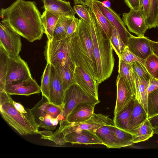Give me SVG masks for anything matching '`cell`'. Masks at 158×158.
<instances>
[{
	"mask_svg": "<svg viewBox=\"0 0 158 158\" xmlns=\"http://www.w3.org/2000/svg\"><path fill=\"white\" fill-rule=\"evenodd\" d=\"M158 89V80L151 77L149 80L148 94L152 91Z\"/></svg>",
	"mask_w": 158,
	"mask_h": 158,
	"instance_id": "bcb514c9",
	"label": "cell"
},
{
	"mask_svg": "<svg viewBox=\"0 0 158 158\" xmlns=\"http://www.w3.org/2000/svg\"><path fill=\"white\" fill-rule=\"evenodd\" d=\"M49 102L46 97L42 96L41 99L30 109L35 123L40 118L46 115V113L45 112V109Z\"/></svg>",
	"mask_w": 158,
	"mask_h": 158,
	"instance_id": "8d00e7d4",
	"label": "cell"
},
{
	"mask_svg": "<svg viewBox=\"0 0 158 158\" xmlns=\"http://www.w3.org/2000/svg\"><path fill=\"white\" fill-rule=\"evenodd\" d=\"M51 64L47 62L41 77L40 89L42 96L48 99L49 98V89L51 81Z\"/></svg>",
	"mask_w": 158,
	"mask_h": 158,
	"instance_id": "836d02e7",
	"label": "cell"
},
{
	"mask_svg": "<svg viewBox=\"0 0 158 158\" xmlns=\"http://www.w3.org/2000/svg\"><path fill=\"white\" fill-rule=\"evenodd\" d=\"M116 84L117 97L114 117L124 110L131 101L135 98L136 96L135 94L127 86L119 74L117 77Z\"/></svg>",
	"mask_w": 158,
	"mask_h": 158,
	"instance_id": "5bb4252c",
	"label": "cell"
},
{
	"mask_svg": "<svg viewBox=\"0 0 158 158\" xmlns=\"http://www.w3.org/2000/svg\"><path fill=\"white\" fill-rule=\"evenodd\" d=\"M42 8L59 18L74 17L76 14L69 2L63 0H42Z\"/></svg>",
	"mask_w": 158,
	"mask_h": 158,
	"instance_id": "e0dca14e",
	"label": "cell"
},
{
	"mask_svg": "<svg viewBox=\"0 0 158 158\" xmlns=\"http://www.w3.org/2000/svg\"><path fill=\"white\" fill-rule=\"evenodd\" d=\"M91 22L87 25L92 40L97 69V81L100 84L111 76L114 65L113 49L110 40L102 30L90 8L88 7Z\"/></svg>",
	"mask_w": 158,
	"mask_h": 158,
	"instance_id": "7a4b0ae2",
	"label": "cell"
},
{
	"mask_svg": "<svg viewBox=\"0 0 158 158\" xmlns=\"http://www.w3.org/2000/svg\"><path fill=\"white\" fill-rule=\"evenodd\" d=\"M12 99L0 104L2 117L22 135L38 134L39 128L32 114L26 115L18 111L13 104Z\"/></svg>",
	"mask_w": 158,
	"mask_h": 158,
	"instance_id": "277c9868",
	"label": "cell"
},
{
	"mask_svg": "<svg viewBox=\"0 0 158 158\" xmlns=\"http://www.w3.org/2000/svg\"><path fill=\"white\" fill-rule=\"evenodd\" d=\"M135 98L131 101L124 110L114 117V124L117 127L131 132L129 127V122Z\"/></svg>",
	"mask_w": 158,
	"mask_h": 158,
	"instance_id": "484cf974",
	"label": "cell"
},
{
	"mask_svg": "<svg viewBox=\"0 0 158 158\" xmlns=\"http://www.w3.org/2000/svg\"><path fill=\"white\" fill-rule=\"evenodd\" d=\"M150 11L146 22L148 29L157 27L158 20V0H149Z\"/></svg>",
	"mask_w": 158,
	"mask_h": 158,
	"instance_id": "e575fe53",
	"label": "cell"
},
{
	"mask_svg": "<svg viewBox=\"0 0 158 158\" xmlns=\"http://www.w3.org/2000/svg\"><path fill=\"white\" fill-rule=\"evenodd\" d=\"M67 143L84 144H103L95 132L88 130H81L69 132L64 135Z\"/></svg>",
	"mask_w": 158,
	"mask_h": 158,
	"instance_id": "ac0fdd59",
	"label": "cell"
},
{
	"mask_svg": "<svg viewBox=\"0 0 158 158\" xmlns=\"http://www.w3.org/2000/svg\"><path fill=\"white\" fill-rule=\"evenodd\" d=\"M148 119L154 129H158V115Z\"/></svg>",
	"mask_w": 158,
	"mask_h": 158,
	"instance_id": "7dc6e473",
	"label": "cell"
},
{
	"mask_svg": "<svg viewBox=\"0 0 158 158\" xmlns=\"http://www.w3.org/2000/svg\"><path fill=\"white\" fill-rule=\"evenodd\" d=\"M51 81L49 89V102L57 106L63 103L65 91L55 67L51 64Z\"/></svg>",
	"mask_w": 158,
	"mask_h": 158,
	"instance_id": "2e32d148",
	"label": "cell"
},
{
	"mask_svg": "<svg viewBox=\"0 0 158 158\" xmlns=\"http://www.w3.org/2000/svg\"><path fill=\"white\" fill-rule=\"evenodd\" d=\"M133 73L136 93L135 98L148 114L147 100L149 81L142 79L133 70Z\"/></svg>",
	"mask_w": 158,
	"mask_h": 158,
	"instance_id": "44dd1931",
	"label": "cell"
},
{
	"mask_svg": "<svg viewBox=\"0 0 158 158\" xmlns=\"http://www.w3.org/2000/svg\"><path fill=\"white\" fill-rule=\"evenodd\" d=\"M115 139V148L130 146L134 143L133 142L134 134L112 125Z\"/></svg>",
	"mask_w": 158,
	"mask_h": 158,
	"instance_id": "d4e9b609",
	"label": "cell"
},
{
	"mask_svg": "<svg viewBox=\"0 0 158 158\" xmlns=\"http://www.w3.org/2000/svg\"><path fill=\"white\" fill-rule=\"evenodd\" d=\"M131 132L134 134V143H137L146 141L151 137L154 133V130L148 118Z\"/></svg>",
	"mask_w": 158,
	"mask_h": 158,
	"instance_id": "cb8c5ba5",
	"label": "cell"
},
{
	"mask_svg": "<svg viewBox=\"0 0 158 158\" xmlns=\"http://www.w3.org/2000/svg\"><path fill=\"white\" fill-rule=\"evenodd\" d=\"M86 5L90 8L98 25L110 39L111 35L113 26L102 13L93 0H87Z\"/></svg>",
	"mask_w": 158,
	"mask_h": 158,
	"instance_id": "ffe728a7",
	"label": "cell"
},
{
	"mask_svg": "<svg viewBox=\"0 0 158 158\" xmlns=\"http://www.w3.org/2000/svg\"><path fill=\"white\" fill-rule=\"evenodd\" d=\"M76 31L71 35L69 55L75 66L79 67L97 81V69L90 32L87 24L80 18Z\"/></svg>",
	"mask_w": 158,
	"mask_h": 158,
	"instance_id": "3957f363",
	"label": "cell"
},
{
	"mask_svg": "<svg viewBox=\"0 0 158 158\" xmlns=\"http://www.w3.org/2000/svg\"><path fill=\"white\" fill-rule=\"evenodd\" d=\"M150 8L149 0H143L142 4L141 10L143 15L146 19V20L149 14Z\"/></svg>",
	"mask_w": 158,
	"mask_h": 158,
	"instance_id": "f6af8a7d",
	"label": "cell"
},
{
	"mask_svg": "<svg viewBox=\"0 0 158 158\" xmlns=\"http://www.w3.org/2000/svg\"><path fill=\"white\" fill-rule=\"evenodd\" d=\"M158 28V21H157V27Z\"/></svg>",
	"mask_w": 158,
	"mask_h": 158,
	"instance_id": "db71d44e",
	"label": "cell"
},
{
	"mask_svg": "<svg viewBox=\"0 0 158 158\" xmlns=\"http://www.w3.org/2000/svg\"><path fill=\"white\" fill-rule=\"evenodd\" d=\"M73 9L76 13L81 19L85 23L89 24L91 19L88 10V7L85 5L76 4L73 7Z\"/></svg>",
	"mask_w": 158,
	"mask_h": 158,
	"instance_id": "ab89813d",
	"label": "cell"
},
{
	"mask_svg": "<svg viewBox=\"0 0 158 158\" xmlns=\"http://www.w3.org/2000/svg\"><path fill=\"white\" fill-rule=\"evenodd\" d=\"M118 59H120L129 64L135 61H138L144 65L145 60L136 56L130 50L127 46H126Z\"/></svg>",
	"mask_w": 158,
	"mask_h": 158,
	"instance_id": "74e56055",
	"label": "cell"
},
{
	"mask_svg": "<svg viewBox=\"0 0 158 158\" xmlns=\"http://www.w3.org/2000/svg\"><path fill=\"white\" fill-rule=\"evenodd\" d=\"M112 125H106L100 127L95 131V134L108 148H115V139Z\"/></svg>",
	"mask_w": 158,
	"mask_h": 158,
	"instance_id": "83f0119b",
	"label": "cell"
},
{
	"mask_svg": "<svg viewBox=\"0 0 158 158\" xmlns=\"http://www.w3.org/2000/svg\"><path fill=\"white\" fill-rule=\"evenodd\" d=\"M143 0H139L140 7V9H141V10L142 4V2Z\"/></svg>",
	"mask_w": 158,
	"mask_h": 158,
	"instance_id": "f5cc1de1",
	"label": "cell"
},
{
	"mask_svg": "<svg viewBox=\"0 0 158 158\" xmlns=\"http://www.w3.org/2000/svg\"><path fill=\"white\" fill-rule=\"evenodd\" d=\"M122 20L129 31L137 36H144L145 33L148 29L141 10L130 9L129 12L123 13Z\"/></svg>",
	"mask_w": 158,
	"mask_h": 158,
	"instance_id": "30bf717a",
	"label": "cell"
},
{
	"mask_svg": "<svg viewBox=\"0 0 158 158\" xmlns=\"http://www.w3.org/2000/svg\"><path fill=\"white\" fill-rule=\"evenodd\" d=\"M144 66L151 77L158 80V57L153 53L145 60Z\"/></svg>",
	"mask_w": 158,
	"mask_h": 158,
	"instance_id": "d590c367",
	"label": "cell"
},
{
	"mask_svg": "<svg viewBox=\"0 0 158 158\" xmlns=\"http://www.w3.org/2000/svg\"><path fill=\"white\" fill-rule=\"evenodd\" d=\"M96 105L85 102H81L75 107L65 120L69 123H79L87 120L93 115Z\"/></svg>",
	"mask_w": 158,
	"mask_h": 158,
	"instance_id": "d6986e66",
	"label": "cell"
},
{
	"mask_svg": "<svg viewBox=\"0 0 158 158\" xmlns=\"http://www.w3.org/2000/svg\"><path fill=\"white\" fill-rule=\"evenodd\" d=\"M9 57L8 53L0 44V91L5 90Z\"/></svg>",
	"mask_w": 158,
	"mask_h": 158,
	"instance_id": "f546056e",
	"label": "cell"
},
{
	"mask_svg": "<svg viewBox=\"0 0 158 158\" xmlns=\"http://www.w3.org/2000/svg\"><path fill=\"white\" fill-rule=\"evenodd\" d=\"M73 81L74 84L78 85L85 93L98 99L99 84L81 67L75 66Z\"/></svg>",
	"mask_w": 158,
	"mask_h": 158,
	"instance_id": "4fadbf2b",
	"label": "cell"
},
{
	"mask_svg": "<svg viewBox=\"0 0 158 158\" xmlns=\"http://www.w3.org/2000/svg\"><path fill=\"white\" fill-rule=\"evenodd\" d=\"M31 77L27 64L20 56L16 57L10 56L8 61L6 84L20 81Z\"/></svg>",
	"mask_w": 158,
	"mask_h": 158,
	"instance_id": "ba28073f",
	"label": "cell"
},
{
	"mask_svg": "<svg viewBox=\"0 0 158 158\" xmlns=\"http://www.w3.org/2000/svg\"><path fill=\"white\" fill-rule=\"evenodd\" d=\"M130 64L133 70L140 78L146 81L149 80L151 76L144 65L138 61L134 62Z\"/></svg>",
	"mask_w": 158,
	"mask_h": 158,
	"instance_id": "f35d334b",
	"label": "cell"
},
{
	"mask_svg": "<svg viewBox=\"0 0 158 158\" xmlns=\"http://www.w3.org/2000/svg\"><path fill=\"white\" fill-rule=\"evenodd\" d=\"M5 90L10 95L27 96L41 92L40 86L32 77L20 81L6 84Z\"/></svg>",
	"mask_w": 158,
	"mask_h": 158,
	"instance_id": "8fae6325",
	"label": "cell"
},
{
	"mask_svg": "<svg viewBox=\"0 0 158 158\" xmlns=\"http://www.w3.org/2000/svg\"><path fill=\"white\" fill-rule=\"evenodd\" d=\"M0 44L10 57L19 56L22 48L20 36L14 31L0 24Z\"/></svg>",
	"mask_w": 158,
	"mask_h": 158,
	"instance_id": "9c48e42d",
	"label": "cell"
},
{
	"mask_svg": "<svg viewBox=\"0 0 158 158\" xmlns=\"http://www.w3.org/2000/svg\"><path fill=\"white\" fill-rule=\"evenodd\" d=\"M93 1L112 26L116 29L124 43L127 46L128 39L132 35L128 31L120 16L110 7L104 6L101 2L98 0H93Z\"/></svg>",
	"mask_w": 158,
	"mask_h": 158,
	"instance_id": "7c38bea8",
	"label": "cell"
},
{
	"mask_svg": "<svg viewBox=\"0 0 158 158\" xmlns=\"http://www.w3.org/2000/svg\"><path fill=\"white\" fill-rule=\"evenodd\" d=\"M148 118V114L141 105L135 98L129 122L130 132H131L132 130L138 128Z\"/></svg>",
	"mask_w": 158,
	"mask_h": 158,
	"instance_id": "7402d4cb",
	"label": "cell"
},
{
	"mask_svg": "<svg viewBox=\"0 0 158 158\" xmlns=\"http://www.w3.org/2000/svg\"><path fill=\"white\" fill-rule=\"evenodd\" d=\"M127 46L130 50L136 56L145 60L153 53L151 40L145 36H135L133 35L128 40Z\"/></svg>",
	"mask_w": 158,
	"mask_h": 158,
	"instance_id": "9a60e30c",
	"label": "cell"
},
{
	"mask_svg": "<svg viewBox=\"0 0 158 158\" xmlns=\"http://www.w3.org/2000/svg\"><path fill=\"white\" fill-rule=\"evenodd\" d=\"M53 118L46 113L44 116L40 118L36 123L39 127L48 130H53L56 128V127L53 125Z\"/></svg>",
	"mask_w": 158,
	"mask_h": 158,
	"instance_id": "60d3db41",
	"label": "cell"
},
{
	"mask_svg": "<svg viewBox=\"0 0 158 158\" xmlns=\"http://www.w3.org/2000/svg\"><path fill=\"white\" fill-rule=\"evenodd\" d=\"M133 72V70L130 64L119 59L118 74L121 76L128 88L136 95Z\"/></svg>",
	"mask_w": 158,
	"mask_h": 158,
	"instance_id": "603a6c76",
	"label": "cell"
},
{
	"mask_svg": "<svg viewBox=\"0 0 158 158\" xmlns=\"http://www.w3.org/2000/svg\"><path fill=\"white\" fill-rule=\"evenodd\" d=\"M75 66L73 65H69L55 67L65 91L74 84L73 75Z\"/></svg>",
	"mask_w": 158,
	"mask_h": 158,
	"instance_id": "f1b7e54d",
	"label": "cell"
},
{
	"mask_svg": "<svg viewBox=\"0 0 158 158\" xmlns=\"http://www.w3.org/2000/svg\"><path fill=\"white\" fill-rule=\"evenodd\" d=\"M79 19L74 17L68 26L67 29L66 37L71 36L76 31L79 23Z\"/></svg>",
	"mask_w": 158,
	"mask_h": 158,
	"instance_id": "7bdbcfd3",
	"label": "cell"
},
{
	"mask_svg": "<svg viewBox=\"0 0 158 158\" xmlns=\"http://www.w3.org/2000/svg\"><path fill=\"white\" fill-rule=\"evenodd\" d=\"M83 102L96 105L100 101L85 93L77 84H72L65 91L62 104L63 108L61 114L64 120L75 107Z\"/></svg>",
	"mask_w": 158,
	"mask_h": 158,
	"instance_id": "52a82bcc",
	"label": "cell"
},
{
	"mask_svg": "<svg viewBox=\"0 0 158 158\" xmlns=\"http://www.w3.org/2000/svg\"><path fill=\"white\" fill-rule=\"evenodd\" d=\"M154 130V133L158 135V129H155Z\"/></svg>",
	"mask_w": 158,
	"mask_h": 158,
	"instance_id": "816d5d0a",
	"label": "cell"
},
{
	"mask_svg": "<svg viewBox=\"0 0 158 158\" xmlns=\"http://www.w3.org/2000/svg\"><path fill=\"white\" fill-rule=\"evenodd\" d=\"M110 40L113 49L119 58L126 45L123 41L118 31L114 27Z\"/></svg>",
	"mask_w": 158,
	"mask_h": 158,
	"instance_id": "d6a6232c",
	"label": "cell"
},
{
	"mask_svg": "<svg viewBox=\"0 0 158 158\" xmlns=\"http://www.w3.org/2000/svg\"><path fill=\"white\" fill-rule=\"evenodd\" d=\"M63 108L62 104L60 106H57L49 102L46 108L45 112L53 118H56L61 114Z\"/></svg>",
	"mask_w": 158,
	"mask_h": 158,
	"instance_id": "b9f144b4",
	"label": "cell"
},
{
	"mask_svg": "<svg viewBox=\"0 0 158 158\" xmlns=\"http://www.w3.org/2000/svg\"><path fill=\"white\" fill-rule=\"evenodd\" d=\"M87 0L92 1L93 0H73L75 5L81 4L85 5H86V2Z\"/></svg>",
	"mask_w": 158,
	"mask_h": 158,
	"instance_id": "681fc988",
	"label": "cell"
},
{
	"mask_svg": "<svg viewBox=\"0 0 158 158\" xmlns=\"http://www.w3.org/2000/svg\"><path fill=\"white\" fill-rule=\"evenodd\" d=\"M151 43L153 53L158 57V41L151 40Z\"/></svg>",
	"mask_w": 158,
	"mask_h": 158,
	"instance_id": "c3c4849f",
	"label": "cell"
},
{
	"mask_svg": "<svg viewBox=\"0 0 158 158\" xmlns=\"http://www.w3.org/2000/svg\"><path fill=\"white\" fill-rule=\"evenodd\" d=\"M124 1L130 9L135 10H141L139 0H124Z\"/></svg>",
	"mask_w": 158,
	"mask_h": 158,
	"instance_id": "ee69618b",
	"label": "cell"
},
{
	"mask_svg": "<svg viewBox=\"0 0 158 158\" xmlns=\"http://www.w3.org/2000/svg\"><path fill=\"white\" fill-rule=\"evenodd\" d=\"M102 5L104 7L107 8L110 7L111 3L108 0H105L102 2Z\"/></svg>",
	"mask_w": 158,
	"mask_h": 158,
	"instance_id": "f907efd6",
	"label": "cell"
},
{
	"mask_svg": "<svg viewBox=\"0 0 158 158\" xmlns=\"http://www.w3.org/2000/svg\"><path fill=\"white\" fill-rule=\"evenodd\" d=\"M59 18L46 10L41 15L42 24L48 40L52 39L54 30Z\"/></svg>",
	"mask_w": 158,
	"mask_h": 158,
	"instance_id": "4316f807",
	"label": "cell"
},
{
	"mask_svg": "<svg viewBox=\"0 0 158 158\" xmlns=\"http://www.w3.org/2000/svg\"><path fill=\"white\" fill-rule=\"evenodd\" d=\"M1 23L30 42L40 40L44 33L41 15L35 2L16 0L2 8Z\"/></svg>",
	"mask_w": 158,
	"mask_h": 158,
	"instance_id": "6da1fadb",
	"label": "cell"
},
{
	"mask_svg": "<svg viewBox=\"0 0 158 158\" xmlns=\"http://www.w3.org/2000/svg\"><path fill=\"white\" fill-rule=\"evenodd\" d=\"M147 106L148 118L158 115V89L148 94Z\"/></svg>",
	"mask_w": 158,
	"mask_h": 158,
	"instance_id": "1f68e13d",
	"label": "cell"
},
{
	"mask_svg": "<svg viewBox=\"0 0 158 158\" xmlns=\"http://www.w3.org/2000/svg\"><path fill=\"white\" fill-rule=\"evenodd\" d=\"M106 125H114L113 120L108 116L94 113L90 118L81 122L69 123L65 120H60V126L55 132L63 136L72 131L81 130H88L95 132L99 128Z\"/></svg>",
	"mask_w": 158,
	"mask_h": 158,
	"instance_id": "8992f818",
	"label": "cell"
},
{
	"mask_svg": "<svg viewBox=\"0 0 158 158\" xmlns=\"http://www.w3.org/2000/svg\"><path fill=\"white\" fill-rule=\"evenodd\" d=\"M74 17L59 18L54 30L52 39L59 40L66 37L68 28Z\"/></svg>",
	"mask_w": 158,
	"mask_h": 158,
	"instance_id": "4dcf8cb0",
	"label": "cell"
},
{
	"mask_svg": "<svg viewBox=\"0 0 158 158\" xmlns=\"http://www.w3.org/2000/svg\"><path fill=\"white\" fill-rule=\"evenodd\" d=\"M71 36L59 40H48L44 52L47 62L55 67L74 65L69 55Z\"/></svg>",
	"mask_w": 158,
	"mask_h": 158,
	"instance_id": "5b68a950",
	"label": "cell"
}]
</instances>
